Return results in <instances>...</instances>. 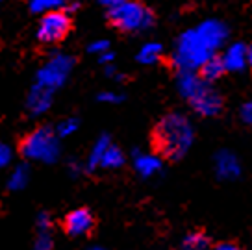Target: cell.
<instances>
[{
	"label": "cell",
	"mask_w": 252,
	"mask_h": 250,
	"mask_svg": "<svg viewBox=\"0 0 252 250\" xmlns=\"http://www.w3.org/2000/svg\"><path fill=\"white\" fill-rule=\"evenodd\" d=\"M98 2L104 4V6H108V8H113V6H119V4H123L126 0H98Z\"/></svg>",
	"instance_id": "obj_24"
},
{
	"label": "cell",
	"mask_w": 252,
	"mask_h": 250,
	"mask_svg": "<svg viewBox=\"0 0 252 250\" xmlns=\"http://www.w3.org/2000/svg\"><path fill=\"white\" fill-rule=\"evenodd\" d=\"M159 58H161V45L159 43H147V45H143V48L137 54V60L145 63V65H152Z\"/></svg>",
	"instance_id": "obj_15"
},
{
	"label": "cell",
	"mask_w": 252,
	"mask_h": 250,
	"mask_svg": "<svg viewBox=\"0 0 252 250\" xmlns=\"http://www.w3.org/2000/svg\"><path fill=\"white\" fill-rule=\"evenodd\" d=\"M200 78L204 80V82H215V80H219L222 74H224V63H222V58L220 56H210L208 60H206L200 67Z\"/></svg>",
	"instance_id": "obj_10"
},
{
	"label": "cell",
	"mask_w": 252,
	"mask_h": 250,
	"mask_svg": "<svg viewBox=\"0 0 252 250\" xmlns=\"http://www.w3.org/2000/svg\"><path fill=\"white\" fill-rule=\"evenodd\" d=\"M108 145H110V139H108V137H102V139L94 145L93 152H91V159H89V167H96V165H98V161H100V157H102L104 150H106Z\"/></svg>",
	"instance_id": "obj_17"
},
{
	"label": "cell",
	"mask_w": 252,
	"mask_h": 250,
	"mask_svg": "<svg viewBox=\"0 0 252 250\" xmlns=\"http://www.w3.org/2000/svg\"><path fill=\"white\" fill-rule=\"evenodd\" d=\"M111 24L123 31H143L149 30L154 23L152 11L135 0H126L119 6L110 8Z\"/></svg>",
	"instance_id": "obj_3"
},
{
	"label": "cell",
	"mask_w": 252,
	"mask_h": 250,
	"mask_svg": "<svg viewBox=\"0 0 252 250\" xmlns=\"http://www.w3.org/2000/svg\"><path fill=\"white\" fill-rule=\"evenodd\" d=\"M224 69L232 72H241L247 67V47L243 43H234L226 48V52L220 56Z\"/></svg>",
	"instance_id": "obj_9"
},
{
	"label": "cell",
	"mask_w": 252,
	"mask_h": 250,
	"mask_svg": "<svg viewBox=\"0 0 252 250\" xmlns=\"http://www.w3.org/2000/svg\"><path fill=\"white\" fill-rule=\"evenodd\" d=\"M180 250H212V241L202 232H191L182 239Z\"/></svg>",
	"instance_id": "obj_13"
},
{
	"label": "cell",
	"mask_w": 252,
	"mask_h": 250,
	"mask_svg": "<svg viewBox=\"0 0 252 250\" xmlns=\"http://www.w3.org/2000/svg\"><path fill=\"white\" fill-rule=\"evenodd\" d=\"M135 171L139 172L141 176L145 178H149L152 174H156L159 169H161V161H159V157L152 156V154H135Z\"/></svg>",
	"instance_id": "obj_12"
},
{
	"label": "cell",
	"mask_w": 252,
	"mask_h": 250,
	"mask_svg": "<svg viewBox=\"0 0 252 250\" xmlns=\"http://www.w3.org/2000/svg\"><path fill=\"white\" fill-rule=\"evenodd\" d=\"M91 250H106V249H98V247H96V249H91Z\"/></svg>",
	"instance_id": "obj_27"
},
{
	"label": "cell",
	"mask_w": 252,
	"mask_h": 250,
	"mask_svg": "<svg viewBox=\"0 0 252 250\" xmlns=\"http://www.w3.org/2000/svg\"><path fill=\"white\" fill-rule=\"evenodd\" d=\"M108 41H94L93 45H89V52H94V54H104V52H108Z\"/></svg>",
	"instance_id": "obj_18"
},
{
	"label": "cell",
	"mask_w": 252,
	"mask_h": 250,
	"mask_svg": "<svg viewBox=\"0 0 252 250\" xmlns=\"http://www.w3.org/2000/svg\"><path fill=\"white\" fill-rule=\"evenodd\" d=\"M100 100H106V102H119L121 100V96L115 93H102L100 94Z\"/></svg>",
	"instance_id": "obj_23"
},
{
	"label": "cell",
	"mask_w": 252,
	"mask_h": 250,
	"mask_svg": "<svg viewBox=\"0 0 252 250\" xmlns=\"http://www.w3.org/2000/svg\"><path fill=\"white\" fill-rule=\"evenodd\" d=\"M113 60V54L111 52H104V54H100V62L102 63H108V62H111Z\"/></svg>",
	"instance_id": "obj_25"
},
{
	"label": "cell",
	"mask_w": 252,
	"mask_h": 250,
	"mask_svg": "<svg viewBox=\"0 0 252 250\" xmlns=\"http://www.w3.org/2000/svg\"><path fill=\"white\" fill-rule=\"evenodd\" d=\"M215 171L222 180H236L241 174V165L236 154H232L230 150H220L215 156Z\"/></svg>",
	"instance_id": "obj_8"
},
{
	"label": "cell",
	"mask_w": 252,
	"mask_h": 250,
	"mask_svg": "<svg viewBox=\"0 0 252 250\" xmlns=\"http://www.w3.org/2000/svg\"><path fill=\"white\" fill-rule=\"evenodd\" d=\"M21 152L32 159H52L58 152L54 133L48 128H39L28 133L21 143Z\"/></svg>",
	"instance_id": "obj_4"
},
{
	"label": "cell",
	"mask_w": 252,
	"mask_h": 250,
	"mask_svg": "<svg viewBox=\"0 0 252 250\" xmlns=\"http://www.w3.org/2000/svg\"><path fill=\"white\" fill-rule=\"evenodd\" d=\"M212 250H243L241 247H237L236 243H219V245H215L212 247Z\"/></svg>",
	"instance_id": "obj_20"
},
{
	"label": "cell",
	"mask_w": 252,
	"mask_h": 250,
	"mask_svg": "<svg viewBox=\"0 0 252 250\" xmlns=\"http://www.w3.org/2000/svg\"><path fill=\"white\" fill-rule=\"evenodd\" d=\"M74 128H76V121H67L65 125H60V133H62V135H67V133H71Z\"/></svg>",
	"instance_id": "obj_21"
},
{
	"label": "cell",
	"mask_w": 252,
	"mask_h": 250,
	"mask_svg": "<svg viewBox=\"0 0 252 250\" xmlns=\"http://www.w3.org/2000/svg\"><path fill=\"white\" fill-rule=\"evenodd\" d=\"M8 159H9V150H8V147L0 145V167L8 163Z\"/></svg>",
	"instance_id": "obj_22"
},
{
	"label": "cell",
	"mask_w": 252,
	"mask_h": 250,
	"mask_svg": "<svg viewBox=\"0 0 252 250\" xmlns=\"http://www.w3.org/2000/svg\"><path fill=\"white\" fill-rule=\"evenodd\" d=\"M202 82L204 80L197 76L193 70H180V74H178V91H180V94L186 100H189L198 87L202 86Z\"/></svg>",
	"instance_id": "obj_11"
},
{
	"label": "cell",
	"mask_w": 252,
	"mask_h": 250,
	"mask_svg": "<svg viewBox=\"0 0 252 250\" xmlns=\"http://www.w3.org/2000/svg\"><path fill=\"white\" fill-rule=\"evenodd\" d=\"M63 228H65V232L69 235H72V237L91 234L94 228L93 213L87 210V208L72 210L71 213L65 217V220H63Z\"/></svg>",
	"instance_id": "obj_7"
},
{
	"label": "cell",
	"mask_w": 252,
	"mask_h": 250,
	"mask_svg": "<svg viewBox=\"0 0 252 250\" xmlns=\"http://www.w3.org/2000/svg\"><path fill=\"white\" fill-rule=\"evenodd\" d=\"M228 28L219 21H206L195 30L184 31L176 45L174 65L178 70H195L215 54V50L226 41Z\"/></svg>",
	"instance_id": "obj_1"
},
{
	"label": "cell",
	"mask_w": 252,
	"mask_h": 250,
	"mask_svg": "<svg viewBox=\"0 0 252 250\" xmlns=\"http://www.w3.org/2000/svg\"><path fill=\"white\" fill-rule=\"evenodd\" d=\"M247 63L252 67V45L251 47H247Z\"/></svg>",
	"instance_id": "obj_26"
},
{
	"label": "cell",
	"mask_w": 252,
	"mask_h": 250,
	"mask_svg": "<svg viewBox=\"0 0 252 250\" xmlns=\"http://www.w3.org/2000/svg\"><path fill=\"white\" fill-rule=\"evenodd\" d=\"M193 126L182 113H169L158 123L154 130V145L169 159H180L191 149Z\"/></svg>",
	"instance_id": "obj_2"
},
{
	"label": "cell",
	"mask_w": 252,
	"mask_h": 250,
	"mask_svg": "<svg viewBox=\"0 0 252 250\" xmlns=\"http://www.w3.org/2000/svg\"><path fill=\"white\" fill-rule=\"evenodd\" d=\"M241 119H243L247 125L252 126V102H247L243 108H241Z\"/></svg>",
	"instance_id": "obj_19"
},
{
	"label": "cell",
	"mask_w": 252,
	"mask_h": 250,
	"mask_svg": "<svg viewBox=\"0 0 252 250\" xmlns=\"http://www.w3.org/2000/svg\"><path fill=\"white\" fill-rule=\"evenodd\" d=\"M188 102L193 106V110L197 111L198 115H206V117L217 115L220 111V108H222L220 94L212 86H208V82H202V86L198 87L197 91H195V94Z\"/></svg>",
	"instance_id": "obj_6"
},
{
	"label": "cell",
	"mask_w": 252,
	"mask_h": 250,
	"mask_svg": "<svg viewBox=\"0 0 252 250\" xmlns=\"http://www.w3.org/2000/svg\"><path fill=\"white\" fill-rule=\"evenodd\" d=\"M123 163H125V154H123L117 147H113V145H108V147H106L102 157H100V161H98V165H100V167H106V169H117V167H121Z\"/></svg>",
	"instance_id": "obj_14"
},
{
	"label": "cell",
	"mask_w": 252,
	"mask_h": 250,
	"mask_svg": "<svg viewBox=\"0 0 252 250\" xmlns=\"http://www.w3.org/2000/svg\"><path fill=\"white\" fill-rule=\"evenodd\" d=\"M71 30V17L63 9H52L47 15H43L37 28V39L45 45H54L69 33Z\"/></svg>",
	"instance_id": "obj_5"
},
{
	"label": "cell",
	"mask_w": 252,
	"mask_h": 250,
	"mask_svg": "<svg viewBox=\"0 0 252 250\" xmlns=\"http://www.w3.org/2000/svg\"><path fill=\"white\" fill-rule=\"evenodd\" d=\"M67 0H30L32 11H52L60 9Z\"/></svg>",
	"instance_id": "obj_16"
}]
</instances>
